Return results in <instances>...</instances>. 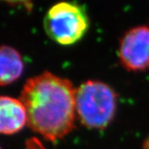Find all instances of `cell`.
Wrapping results in <instances>:
<instances>
[{"mask_svg":"<svg viewBox=\"0 0 149 149\" xmlns=\"http://www.w3.org/2000/svg\"><path fill=\"white\" fill-rule=\"evenodd\" d=\"M75 91L70 80L48 71L28 79L20 95L28 127L51 142L68 135L77 118Z\"/></svg>","mask_w":149,"mask_h":149,"instance_id":"obj_1","label":"cell"},{"mask_svg":"<svg viewBox=\"0 0 149 149\" xmlns=\"http://www.w3.org/2000/svg\"><path fill=\"white\" fill-rule=\"evenodd\" d=\"M116 92L106 83L87 80L76 88V117L86 128L104 129L112 122L116 113Z\"/></svg>","mask_w":149,"mask_h":149,"instance_id":"obj_2","label":"cell"},{"mask_svg":"<svg viewBox=\"0 0 149 149\" xmlns=\"http://www.w3.org/2000/svg\"><path fill=\"white\" fill-rule=\"evenodd\" d=\"M90 27L87 13L74 3L61 2L47 11L44 28L51 39L62 46H70L81 40Z\"/></svg>","mask_w":149,"mask_h":149,"instance_id":"obj_3","label":"cell"},{"mask_svg":"<svg viewBox=\"0 0 149 149\" xmlns=\"http://www.w3.org/2000/svg\"><path fill=\"white\" fill-rule=\"evenodd\" d=\"M118 58L124 69L139 72L149 68V26L130 28L121 37Z\"/></svg>","mask_w":149,"mask_h":149,"instance_id":"obj_4","label":"cell"},{"mask_svg":"<svg viewBox=\"0 0 149 149\" xmlns=\"http://www.w3.org/2000/svg\"><path fill=\"white\" fill-rule=\"evenodd\" d=\"M27 124V111L21 100L0 96V134L18 133Z\"/></svg>","mask_w":149,"mask_h":149,"instance_id":"obj_5","label":"cell"},{"mask_svg":"<svg viewBox=\"0 0 149 149\" xmlns=\"http://www.w3.org/2000/svg\"><path fill=\"white\" fill-rule=\"evenodd\" d=\"M24 69L20 53L12 47H0V86L8 85L17 80Z\"/></svg>","mask_w":149,"mask_h":149,"instance_id":"obj_6","label":"cell"},{"mask_svg":"<svg viewBox=\"0 0 149 149\" xmlns=\"http://www.w3.org/2000/svg\"><path fill=\"white\" fill-rule=\"evenodd\" d=\"M143 149H149V135L147 137V139L144 140L143 144Z\"/></svg>","mask_w":149,"mask_h":149,"instance_id":"obj_7","label":"cell"},{"mask_svg":"<svg viewBox=\"0 0 149 149\" xmlns=\"http://www.w3.org/2000/svg\"><path fill=\"white\" fill-rule=\"evenodd\" d=\"M0 149H1V148H0Z\"/></svg>","mask_w":149,"mask_h":149,"instance_id":"obj_8","label":"cell"}]
</instances>
